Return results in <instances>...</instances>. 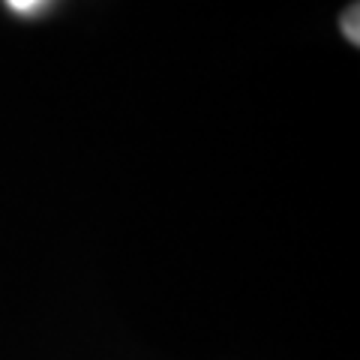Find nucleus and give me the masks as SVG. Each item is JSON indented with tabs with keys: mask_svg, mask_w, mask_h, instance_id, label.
I'll use <instances>...</instances> for the list:
<instances>
[{
	"mask_svg": "<svg viewBox=\"0 0 360 360\" xmlns=\"http://www.w3.org/2000/svg\"><path fill=\"white\" fill-rule=\"evenodd\" d=\"M45 4H49V0H6V6L13 9V13H18V15H33V13H39Z\"/></svg>",
	"mask_w": 360,
	"mask_h": 360,
	"instance_id": "nucleus-2",
	"label": "nucleus"
},
{
	"mask_svg": "<svg viewBox=\"0 0 360 360\" xmlns=\"http://www.w3.org/2000/svg\"><path fill=\"white\" fill-rule=\"evenodd\" d=\"M360 9L352 6V9H345V15H342V33H345V39L352 42V45H360Z\"/></svg>",
	"mask_w": 360,
	"mask_h": 360,
	"instance_id": "nucleus-1",
	"label": "nucleus"
}]
</instances>
